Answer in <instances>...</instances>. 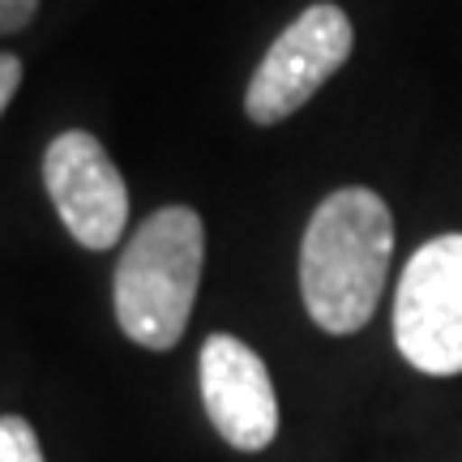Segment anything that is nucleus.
Segmentation results:
<instances>
[{
	"mask_svg": "<svg viewBox=\"0 0 462 462\" xmlns=\"http://www.w3.org/2000/svg\"><path fill=\"white\" fill-rule=\"evenodd\" d=\"M394 257L390 206L360 184L321 201L300 245V296L326 334L364 330L381 304Z\"/></svg>",
	"mask_w": 462,
	"mask_h": 462,
	"instance_id": "1",
	"label": "nucleus"
},
{
	"mask_svg": "<svg viewBox=\"0 0 462 462\" xmlns=\"http://www.w3.org/2000/svg\"><path fill=\"white\" fill-rule=\"evenodd\" d=\"M206 227L189 206H163L133 231L116 265V321L146 351H171L198 304Z\"/></svg>",
	"mask_w": 462,
	"mask_h": 462,
	"instance_id": "2",
	"label": "nucleus"
},
{
	"mask_svg": "<svg viewBox=\"0 0 462 462\" xmlns=\"http://www.w3.org/2000/svg\"><path fill=\"white\" fill-rule=\"evenodd\" d=\"M394 346L429 377L462 373V231L411 253L394 296Z\"/></svg>",
	"mask_w": 462,
	"mask_h": 462,
	"instance_id": "3",
	"label": "nucleus"
},
{
	"mask_svg": "<svg viewBox=\"0 0 462 462\" xmlns=\"http://www.w3.org/2000/svg\"><path fill=\"white\" fill-rule=\"evenodd\" d=\"M356 48L351 17L338 5H309L304 14L274 39L245 95V112L253 125H279L296 116L321 86L346 65Z\"/></svg>",
	"mask_w": 462,
	"mask_h": 462,
	"instance_id": "4",
	"label": "nucleus"
},
{
	"mask_svg": "<svg viewBox=\"0 0 462 462\" xmlns=\"http://www.w3.org/2000/svg\"><path fill=\"white\" fill-rule=\"evenodd\" d=\"M43 184L60 223L82 248L103 253L120 245L129 223V184L95 133H60L43 154Z\"/></svg>",
	"mask_w": 462,
	"mask_h": 462,
	"instance_id": "5",
	"label": "nucleus"
},
{
	"mask_svg": "<svg viewBox=\"0 0 462 462\" xmlns=\"http://www.w3.org/2000/svg\"><path fill=\"white\" fill-rule=\"evenodd\" d=\"M201 402L215 432L240 454H262L279 437V394L265 360L236 334H210L198 360Z\"/></svg>",
	"mask_w": 462,
	"mask_h": 462,
	"instance_id": "6",
	"label": "nucleus"
},
{
	"mask_svg": "<svg viewBox=\"0 0 462 462\" xmlns=\"http://www.w3.org/2000/svg\"><path fill=\"white\" fill-rule=\"evenodd\" d=\"M0 462H48L39 432L22 415H0Z\"/></svg>",
	"mask_w": 462,
	"mask_h": 462,
	"instance_id": "7",
	"label": "nucleus"
},
{
	"mask_svg": "<svg viewBox=\"0 0 462 462\" xmlns=\"http://www.w3.org/2000/svg\"><path fill=\"white\" fill-rule=\"evenodd\" d=\"M39 0H0V34H14L22 26H31Z\"/></svg>",
	"mask_w": 462,
	"mask_h": 462,
	"instance_id": "8",
	"label": "nucleus"
},
{
	"mask_svg": "<svg viewBox=\"0 0 462 462\" xmlns=\"http://www.w3.org/2000/svg\"><path fill=\"white\" fill-rule=\"evenodd\" d=\"M17 86H22V60H17L14 51H0V112L14 103Z\"/></svg>",
	"mask_w": 462,
	"mask_h": 462,
	"instance_id": "9",
	"label": "nucleus"
}]
</instances>
